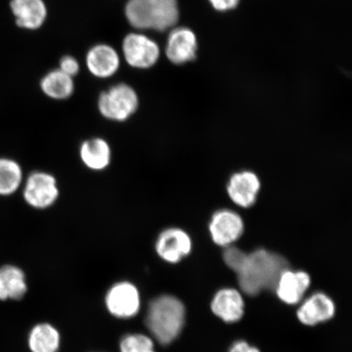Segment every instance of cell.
<instances>
[{
    "mask_svg": "<svg viewBox=\"0 0 352 352\" xmlns=\"http://www.w3.org/2000/svg\"><path fill=\"white\" fill-rule=\"evenodd\" d=\"M287 268L288 262L281 255L259 249L246 255L236 274L242 292L254 296L264 289H274L280 274Z\"/></svg>",
    "mask_w": 352,
    "mask_h": 352,
    "instance_id": "obj_1",
    "label": "cell"
},
{
    "mask_svg": "<svg viewBox=\"0 0 352 352\" xmlns=\"http://www.w3.org/2000/svg\"><path fill=\"white\" fill-rule=\"evenodd\" d=\"M186 314V307L179 299L173 296H162L149 305L145 324L158 342L168 345L182 333Z\"/></svg>",
    "mask_w": 352,
    "mask_h": 352,
    "instance_id": "obj_2",
    "label": "cell"
},
{
    "mask_svg": "<svg viewBox=\"0 0 352 352\" xmlns=\"http://www.w3.org/2000/svg\"><path fill=\"white\" fill-rule=\"evenodd\" d=\"M98 104L100 116L105 120L124 122L138 111L140 100L133 87L118 83L100 95Z\"/></svg>",
    "mask_w": 352,
    "mask_h": 352,
    "instance_id": "obj_3",
    "label": "cell"
},
{
    "mask_svg": "<svg viewBox=\"0 0 352 352\" xmlns=\"http://www.w3.org/2000/svg\"><path fill=\"white\" fill-rule=\"evenodd\" d=\"M60 197V188L55 176L46 171H34L25 180L23 198L26 204L37 210L52 208Z\"/></svg>",
    "mask_w": 352,
    "mask_h": 352,
    "instance_id": "obj_4",
    "label": "cell"
},
{
    "mask_svg": "<svg viewBox=\"0 0 352 352\" xmlns=\"http://www.w3.org/2000/svg\"><path fill=\"white\" fill-rule=\"evenodd\" d=\"M122 50L126 63L139 69L153 67L161 54L158 44L142 33L127 34L123 38Z\"/></svg>",
    "mask_w": 352,
    "mask_h": 352,
    "instance_id": "obj_5",
    "label": "cell"
},
{
    "mask_svg": "<svg viewBox=\"0 0 352 352\" xmlns=\"http://www.w3.org/2000/svg\"><path fill=\"white\" fill-rule=\"evenodd\" d=\"M109 314L120 319H129L138 314L140 296L136 286L129 281L113 285L105 296Z\"/></svg>",
    "mask_w": 352,
    "mask_h": 352,
    "instance_id": "obj_6",
    "label": "cell"
},
{
    "mask_svg": "<svg viewBox=\"0 0 352 352\" xmlns=\"http://www.w3.org/2000/svg\"><path fill=\"white\" fill-rule=\"evenodd\" d=\"M155 250L162 261L169 263H177L190 254L191 237L182 228H166L157 236Z\"/></svg>",
    "mask_w": 352,
    "mask_h": 352,
    "instance_id": "obj_7",
    "label": "cell"
},
{
    "mask_svg": "<svg viewBox=\"0 0 352 352\" xmlns=\"http://www.w3.org/2000/svg\"><path fill=\"white\" fill-rule=\"evenodd\" d=\"M209 230L215 244L228 248L239 240L243 233V220L234 211L220 210L211 218Z\"/></svg>",
    "mask_w": 352,
    "mask_h": 352,
    "instance_id": "obj_8",
    "label": "cell"
},
{
    "mask_svg": "<svg viewBox=\"0 0 352 352\" xmlns=\"http://www.w3.org/2000/svg\"><path fill=\"white\" fill-rule=\"evenodd\" d=\"M197 50V37L190 29L179 28L171 30L166 45V55L171 63H190L195 59Z\"/></svg>",
    "mask_w": 352,
    "mask_h": 352,
    "instance_id": "obj_9",
    "label": "cell"
},
{
    "mask_svg": "<svg viewBox=\"0 0 352 352\" xmlns=\"http://www.w3.org/2000/svg\"><path fill=\"white\" fill-rule=\"evenodd\" d=\"M86 64L92 76L108 78L114 76L120 69V57L112 46L99 43L87 52Z\"/></svg>",
    "mask_w": 352,
    "mask_h": 352,
    "instance_id": "obj_10",
    "label": "cell"
},
{
    "mask_svg": "<svg viewBox=\"0 0 352 352\" xmlns=\"http://www.w3.org/2000/svg\"><path fill=\"white\" fill-rule=\"evenodd\" d=\"M336 314V305L327 294L318 292L302 302L297 311L299 321L308 327L325 322Z\"/></svg>",
    "mask_w": 352,
    "mask_h": 352,
    "instance_id": "obj_11",
    "label": "cell"
},
{
    "mask_svg": "<svg viewBox=\"0 0 352 352\" xmlns=\"http://www.w3.org/2000/svg\"><path fill=\"white\" fill-rule=\"evenodd\" d=\"M261 186L258 176L245 170L232 176L227 189L228 196L236 205L249 208L256 201Z\"/></svg>",
    "mask_w": 352,
    "mask_h": 352,
    "instance_id": "obj_12",
    "label": "cell"
},
{
    "mask_svg": "<svg viewBox=\"0 0 352 352\" xmlns=\"http://www.w3.org/2000/svg\"><path fill=\"white\" fill-rule=\"evenodd\" d=\"M310 285V276L307 272L287 268L280 274L274 289L281 301L294 305L302 300Z\"/></svg>",
    "mask_w": 352,
    "mask_h": 352,
    "instance_id": "obj_13",
    "label": "cell"
},
{
    "mask_svg": "<svg viewBox=\"0 0 352 352\" xmlns=\"http://www.w3.org/2000/svg\"><path fill=\"white\" fill-rule=\"evenodd\" d=\"M10 8L19 28L35 30L42 28L47 16L43 0H11Z\"/></svg>",
    "mask_w": 352,
    "mask_h": 352,
    "instance_id": "obj_14",
    "label": "cell"
},
{
    "mask_svg": "<svg viewBox=\"0 0 352 352\" xmlns=\"http://www.w3.org/2000/svg\"><path fill=\"white\" fill-rule=\"evenodd\" d=\"M211 310L227 323H235L244 315V299L239 292L232 288L220 289L211 302Z\"/></svg>",
    "mask_w": 352,
    "mask_h": 352,
    "instance_id": "obj_15",
    "label": "cell"
},
{
    "mask_svg": "<svg viewBox=\"0 0 352 352\" xmlns=\"http://www.w3.org/2000/svg\"><path fill=\"white\" fill-rule=\"evenodd\" d=\"M79 157L87 169L102 171L111 164L112 149L107 140L90 138L85 140L79 147Z\"/></svg>",
    "mask_w": 352,
    "mask_h": 352,
    "instance_id": "obj_16",
    "label": "cell"
},
{
    "mask_svg": "<svg viewBox=\"0 0 352 352\" xmlns=\"http://www.w3.org/2000/svg\"><path fill=\"white\" fill-rule=\"evenodd\" d=\"M26 292L25 276L20 267L13 265L0 267V300H20Z\"/></svg>",
    "mask_w": 352,
    "mask_h": 352,
    "instance_id": "obj_17",
    "label": "cell"
},
{
    "mask_svg": "<svg viewBox=\"0 0 352 352\" xmlns=\"http://www.w3.org/2000/svg\"><path fill=\"white\" fill-rule=\"evenodd\" d=\"M41 88L48 98L65 100L72 98L74 91V82L72 77L57 69L43 77Z\"/></svg>",
    "mask_w": 352,
    "mask_h": 352,
    "instance_id": "obj_18",
    "label": "cell"
},
{
    "mask_svg": "<svg viewBox=\"0 0 352 352\" xmlns=\"http://www.w3.org/2000/svg\"><path fill=\"white\" fill-rule=\"evenodd\" d=\"M125 16L132 28L139 30H153L155 19L154 0H129Z\"/></svg>",
    "mask_w": 352,
    "mask_h": 352,
    "instance_id": "obj_19",
    "label": "cell"
},
{
    "mask_svg": "<svg viewBox=\"0 0 352 352\" xmlns=\"http://www.w3.org/2000/svg\"><path fill=\"white\" fill-rule=\"evenodd\" d=\"M60 343L58 330L50 324L35 325L29 334L28 344L32 352H57Z\"/></svg>",
    "mask_w": 352,
    "mask_h": 352,
    "instance_id": "obj_20",
    "label": "cell"
},
{
    "mask_svg": "<svg viewBox=\"0 0 352 352\" xmlns=\"http://www.w3.org/2000/svg\"><path fill=\"white\" fill-rule=\"evenodd\" d=\"M23 182V171L19 162L0 158V196H10L19 190Z\"/></svg>",
    "mask_w": 352,
    "mask_h": 352,
    "instance_id": "obj_21",
    "label": "cell"
},
{
    "mask_svg": "<svg viewBox=\"0 0 352 352\" xmlns=\"http://www.w3.org/2000/svg\"><path fill=\"white\" fill-rule=\"evenodd\" d=\"M155 20L153 30L166 32L173 28L179 16L178 0H154Z\"/></svg>",
    "mask_w": 352,
    "mask_h": 352,
    "instance_id": "obj_22",
    "label": "cell"
},
{
    "mask_svg": "<svg viewBox=\"0 0 352 352\" xmlns=\"http://www.w3.org/2000/svg\"><path fill=\"white\" fill-rule=\"evenodd\" d=\"M121 352H155L151 338L144 334H129L120 342Z\"/></svg>",
    "mask_w": 352,
    "mask_h": 352,
    "instance_id": "obj_23",
    "label": "cell"
},
{
    "mask_svg": "<svg viewBox=\"0 0 352 352\" xmlns=\"http://www.w3.org/2000/svg\"><path fill=\"white\" fill-rule=\"evenodd\" d=\"M246 255L248 254L234 246H228L223 252V258L227 266L237 274L243 265Z\"/></svg>",
    "mask_w": 352,
    "mask_h": 352,
    "instance_id": "obj_24",
    "label": "cell"
},
{
    "mask_svg": "<svg viewBox=\"0 0 352 352\" xmlns=\"http://www.w3.org/2000/svg\"><path fill=\"white\" fill-rule=\"evenodd\" d=\"M59 69L67 76L74 78L80 69L78 61L72 56H65L60 60Z\"/></svg>",
    "mask_w": 352,
    "mask_h": 352,
    "instance_id": "obj_25",
    "label": "cell"
},
{
    "mask_svg": "<svg viewBox=\"0 0 352 352\" xmlns=\"http://www.w3.org/2000/svg\"><path fill=\"white\" fill-rule=\"evenodd\" d=\"M214 10L226 12L233 10L237 6L240 0H209Z\"/></svg>",
    "mask_w": 352,
    "mask_h": 352,
    "instance_id": "obj_26",
    "label": "cell"
},
{
    "mask_svg": "<svg viewBox=\"0 0 352 352\" xmlns=\"http://www.w3.org/2000/svg\"><path fill=\"white\" fill-rule=\"evenodd\" d=\"M228 352H261L257 347L250 345L245 341H237L232 345Z\"/></svg>",
    "mask_w": 352,
    "mask_h": 352,
    "instance_id": "obj_27",
    "label": "cell"
}]
</instances>
